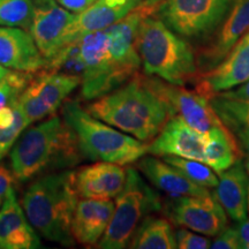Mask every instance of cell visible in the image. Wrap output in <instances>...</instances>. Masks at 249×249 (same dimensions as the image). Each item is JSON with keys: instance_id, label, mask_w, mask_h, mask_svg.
<instances>
[{"instance_id": "obj_28", "label": "cell", "mask_w": 249, "mask_h": 249, "mask_svg": "<svg viewBox=\"0 0 249 249\" xmlns=\"http://www.w3.org/2000/svg\"><path fill=\"white\" fill-rule=\"evenodd\" d=\"M44 70L77 76L82 80L83 73H85V64L81 55L79 40L62 46L58 53L51 60L46 62Z\"/></svg>"}, {"instance_id": "obj_23", "label": "cell", "mask_w": 249, "mask_h": 249, "mask_svg": "<svg viewBox=\"0 0 249 249\" xmlns=\"http://www.w3.org/2000/svg\"><path fill=\"white\" fill-rule=\"evenodd\" d=\"M213 196L225 210L227 217L240 223L247 218L249 174L239 160L230 169L220 173Z\"/></svg>"}, {"instance_id": "obj_1", "label": "cell", "mask_w": 249, "mask_h": 249, "mask_svg": "<svg viewBox=\"0 0 249 249\" xmlns=\"http://www.w3.org/2000/svg\"><path fill=\"white\" fill-rule=\"evenodd\" d=\"M160 82V77L136 73L117 89L93 99L86 110L121 132L149 143L174 116Z\"/></svg>"}, {"instance_id": "obj_27", "label": "cell", "mask_w": 249, "mask_h": 249, "mask_svg": "<svg viewBox=\"0 0 249 249\" xmlns=\"http://www.w3.org/2000/svg\"><path fill=\"white\" fill-rule=\"evenodd\" d=\"M161 160L176 167L186 178L196 185L205 188H214L218 185V177L214 171L203 161L189 160V158L178 157V156H164Z\"/></svg>"}, {"instance_id": "obj_13", "label": "cell", "mask_w": 249, "mask_h": 249, "mask_svg": "<svg viewBox=\"0 0 249 249\" xmlns=\"http://www.w3.org/2000/svg\"><path fill=\"white\" fill-rule=\"evenodd\" d=\"M35 2L29 33L46 62L51 60L65 45V34L75 18L55 0Z\"/></svg>"}, {"instance_id": "obj_42", "label": "cell", "mask_w": 249, "mask_h": 249, "mask_svg": "<svg viewBox=\"0 0 249 249\" xmlns=\"http://www.w3.org/2000/svg\"><path fill=\"white\" fill-rule=\"evenodd\" d=\"M248 211H249V195H248Z\"/></svg>"}, {"instance_id": "obj_5", "label": "cell", "mask_w": 249, "mask_h": 249, "mask_svg": "<svg viewBox=\"0 0 249 249\" xmlns=\"http://www.w3.org/2000/svg\"><path fill=\"white\" fill-rule=\"evenodd\" d=\"M61 117L74 130L83 157L119 165L132 164L148 154V144L90 114L77 101L67 99Z\"/></svg>"}, {"instance_id": "obj_7", "label": "cell", "mask_w": 249, "mask_h": 249, "mask_svg": "<svg viewBox=\"0 0 249 249\" xmlns=\"http://www.w3.org/2000/svg\"><path fill=\"white\" fill-rule=\"evenodd\" d=\"M234 0H164L154 15L185 39L207 40L219 28Z\"/></svg>"}, {"instance_id": "obj_8", "label": "cell", "mask_w": 249, "mask_h": 249, "mask_svg": "<svg viewBox=\"0 0 249 249\" xmlns=\"http://www.w3.org/2000/svg\"><path fill=\"white\" fill-rule=\"evenodd\" d=\"M79 43L85 64L81 95L87 101L102 97L130 79L114 64L105 30L87 34Z\"/></svg>"}, {"instance_id": "obj_44", "label": "cell", "mask_w": 249, "mask_h": 249, "mask_svg": "<svg viewBox=\"0 0 249 249\" xmlns=\"http://www.w3.org/2000/svg\"><path fill=\"white\" fill-rule=\"evenodd\" d=\"M248 195H249V187H248Z\"/></svg>"}, {"instance_id": "obj_10", "label": "cell", "mask_w": 249, "mask_h": 249, "mask_svg": "<svg viewBox=\"0 0 249 249\" xmlns=\"http://www.w3.org/2000/svg\"><path fill=\"white\" fill-rule=\"evenodd\" d=\"M170 198L163 209L173 224L208 236H216L229 225L225 210L213 194Z\"/></svg>"}, {"instance_id": "obj_45", "label": "cell", "mask_w": 249, "mask_h": 249, "mask_svg": "<svg viewBox=\"0 0 249 249\" xmlns=\"http://www.w3.org/2000/svg\"><path fill=\"white\" fill-rule=\"evenodd\" d=\"M141 1H142V0H141Z\"/></svg>"}, {"instance_id": "obj_39", "label": "cell", "mask_w": 249, "mask_h": 249, "mask_svg": "<svg viewBox=\"0 0 249 249\" xmlns=\"http://www.w3.org/2000/svg\"><path fill=\"white\" fill-rule=\"evenodd\" d=\"M9 71H11V70H8V68H6V67L1 66V65H0V82H1V81L5 79V76L7 75Z\"/></svg>"}, {"instance_id": "obj_16", "label": "cell", "mask_w": 249, "mask_h": 249, "mask_svg": "<svg viewBox=\"0 0 249 249\" xmlns=\"http://www.w3.org/2000/svg\"><path fill=\"white\" fill-rule=\"evenodd\" d=\"M204 135L181 119L173 116L156 138L149 142L148 154L156 157L178 156L205 163Z\"/></svg>"}, {"instance_id": "obj_31", "label": "cell", "mask_w": 249, "mask_h": 249, "mask_svg": "<svg viewBox=\"0 0 249 249\" xmlns=\"http://www.w3.org/2000/svg\"><path fill=\"white\" fill-rule=\"evenodd\" d=\"M29 126L26 118H24L22 111L18 104V99L15 102V120L12 126L6 128H0V160L13 148L14 143L20 134Z\"/></svg>"}, {"instance_id": "obj_43", "label": "cell", "mask_w": 249, "mask_h": 249, "mask_svg": "<svg viewBox=\"0 0 249 249\" xmlns=\"http://www.w3.org/2000/svg\"><path fill=\"white\" fill-rule=\"evenodd\" d=\"M34 1H42V0H34Z\"/></svg>"}, {"instance_id": "obj_29", "label": "cell", "mask_w": 249, "mask_h": 249, "mask_svg": "<svg viewBox=\"0 0 249 249\" xmlns=\"http://www.w3.org/2000/svg\"><path fill=\"white\" fill-rule=\"evenodd\" d=\"M34 8V0H0V26L29 31Z\"/></svg>"}, {"instance_id": "obj_19", "label": "cell", "mask_w": 249, "mask_h": 249, "mask_svg": "<svg viewBox=\"0 0 249 249\" xmlns=\"http://www.w3.org/2000/svg\"><path fill=\"white\" fill-rule=\"evenodd\" d=\"M140 2L141 0H96L85 11L75 14L65 34V45L87 34L105 30L126 17Z\"/></svg>"}, {"instance_id": "obj_18", "label": "cell", "mask_w": 249, "mask_h": 249, "mask_svg": "<svg viewBox=\"0 0 249 249\" xmlns=\"http://www.w3.org/2000/svg\"><path fill=\"white\" fill-rule=\"evenodd\" d=\"M0 65L12 71L37 73L44 70L46 60L29 31L0 26Z\"/></svg>"}, {"instance_id": "obj_3", "label": "cell", "mask_w": 249, "mask_h": 249, "mask_svg": "<svg viewBox=\"0 0 249 249\" xmlns=\"http://www.w3.org/2000/svg\"><path fill=\"white\" fill-rule=\"evenodd\" d=\"M77 202L73 170H61L42 174L30 182L21 205L37 233L46 240L68 247L75 244L71 223Z\"/></svg>"}, {"instance_id": "obj_25", "label": "cell", "mask_w": 249, "mask_h": 249, "mask_svg": "<svg viewBox=\"0 0 249 249\" xmlns=\"http://www.w3.org/2000/svg\"><path fill=\"white\" fill-rule=\"evenodd\" d=\"M204 141L205 164L214 172L220 174L240 160V149L224 124L211 128L204 135Z\"/></svg>"}, {"instance_id": "obj_4", "label": "cell", "mask_w": 249, "mask_h": 249, "mask_svg": "<svg viewBox=\"0 0 249 249\" xmlns=\"http://www.w3.org/2000/svg\"><path fill=\"white\" fill-rule=\"evenodd\" d=\"M136 49L147 75L177 86H185L198 75L196 52L192 45L154 14L142 18Z\"/></svg>"}, {"instance_id": "obj_40", "label": "cell", "mask_w": 249, "mask_h": 249, "mask_svg": "<svg viewBox=\"0 0 249 249\" xmlns=\"http://www.w3.org/2000/svg\"><path fill=\"white\" fill-rule=\"evenodd\" d=\"M245 169H246V171H247L248 172V174H249V155L247 156V158H246V160H245Z\"/></svg>"}, {"instance_id": "obj_21", "label": "cell", "mask_w": 249, "mask_h": 249, "mask_svg": "<svg viewBox=\"0 0 249 249\" xmlns=\"http://www.w3.org/2000/svg\"><path fill=\"white\" fill-rule=\"evenodd\" d=\"M114 209V201L82 198L79 200L71 223V235L79 245L98 244L107 231Z\"/></svg>"}, {"instance_id": "obj_11", "label": "cell", "mask_w": 249, "mask_h": 249, "mask_svg": "<svg viewBox=\"0 0 249 249\" xmlns=\"http://www.w3.org/2000/svg\"><path fill=\"white\" fill-rule=\"evenodd\" d=\"M248 30L249 0H234L225 20L196 52L198 74L217 66Z\"/></svg>"}, {"instance_id": "obj_30", "label": "cell", "mask_w": 249, "mask_h": 249, "mask_svg": "<svg viewBox=\"0 0 249 249\" xmlns=\"http://www.w3.org/2000/svg\"><path fill=\"white\" fill-rule=\"evenodd\" d=\"M34 73L21 71H9L5 79L0 82V108L18 97L33 80Z\"/></svg>"}, {"instance_id": "obj_37", "label": "cell", "mask_w": 249, "mask_h": 249, "mask_svg": "<svg viewBox=\"0 0 249 249\" xmlns=\"http://www.w3.org/2000/svg\"><path fill=\"white\" fill-rule=\"evenodd\" d=\"M236 229L240 234L242 249H249V218H246L240 222Z\"/></svg>"}, {"instance_id": "obj_32", "label": "cell", "mask_w": 249, "mask_h": 249, "mask_svg": "<svg viewBox=\"0 0 249 249\" xmlns=\"http://www.w3.org/2000/svg\"><path fill=\"white\" fill-rule=\"evenodd\" d=\"M177 247L180 249H208L210 248L211 241L205 236H202L188 229L177 230L176 232Z\"/></svg>"}, {"instance_id": "obj_2", "label": "cell", "mask_w": 249, "mask_h": 249, "mask_svg": "<svg viewBox=\"0 0 249 249\" xmlns=\"http://www.w3.org/2000/svg\"><path fill=\"white\" fill-rule=\"evenodd\" d=\"M83 158L75 132L57 114L29 124L9 151L11 170L20 182L45 172L70 170Z\"/></svg>"}, {"instance_id": "obj_35", "label": "cell", "mask_w": 249, "mask_h": 249, "mask_svg": "<svg viewBox=\"0 0 249 249\" xmlns=\"http://www.w3.org/2000/svg\"><path fill=\"white\" fill-rule=\"evenodd\" d=\"M217 95L222 96L225 98H231L236 99V101H242V102H248L249 103V80L246 82L241 83L238 86V88L235 89H230L226 91H222Z\"/></svg>"}, {"instance_id": "obj_36", "label": "cell", "mask_w": 249, "mask_h": 249, "mask_svg": "<svg viewBox=\"0 0 249 249\" xmlns=\"http://www.w3.org/2000/svg\"><path fill=\"white\" fill-rule=\"evenodd\" d=\"M55 1L64 8H66L67 11L77 14L91 6L96 0H55Z\"/></svg>"}, {"instance_id": "obj_41", "label": "cell", "mask_w": 249, "mask_h": 249, "mask_svg": "<svg viewBox=\"0 0 249 249\" xmlns=\"http://www.w3.org/2000/svg\"><path fill=\"white\" fill-rule=\"evenodd\" d=\"M4 196H2L1 194H0V207H1V204H2V202H4Z\"/></svg>"}, {"instance_id": "obj_12", "label": "cell", "mask_w": 249, "mask_h": 249, "mask_svg": "<svg viewBox=\"0 0 249 249\" xmlns=\"http://www.w3.org/2000/svg\"><path fill=\"white\" fill-rule=\"evenodd\" d=\"M249 80V30L230 50L217 66L200 73L195 80V90L211 97L235 88Z\"/></svg>"}, {"instance_id": "obj_20", "label": "cell", "mask_w": 249, "mask_h": 249, "mask_svg": "<svg viewBox=\"0 0 249 249\" xmlns=\"http://www.w3.org/2000/svg\"><path fill=\"white\" fill-rule=\"evenodd\" d=\"M40 247L37 231L31 226L18 203L14 188L5 196L0 207V248L35 249Z\"/></svg>"}, {"instance_id": "obj_17", "label": "cell", "mask_w": 249, "mask_h": 249, "mask_svg": "<svg viewBox=\"0 0 249 249\" xmlns=\"http://www.w3.org/2000/svg\"><path fill=\"white\" fill-rule=\"evenodd\" d=\"M124 165L97 161L73 170V182L79 197L108 200L116 198L126 182Z\"/></svg>"}, {"instance_id": "obj_38", "label": "cell", "mask_w": 249, "mask_h": 249, "mask_svg": "<svg viewBox=\"0 0 249 249\" xmlns=\"http://www.w3.org/2000/svg\"><path fill=\"white\" fill-rule=\"evenodd\" d=\"M161 1H164V0H142V1L140 2V5L143 6V7L150 9L152 13H155L156 7H157Z\"/></svg>"}, {"instance_id": "obj_15", "label": "cell", "mask_w": 249, "mask_h": 249, "mask_svg": "<svg viewBox=\"0 0 249 249\" xmlns=\"http://www.w3.org/2000/svg\"><path fill=\"white\" fill-rule=\"evenodd\" d=\"M160 89L170 103L174 116H179L189 126L205 135L211 128L222 126L223 123L214 112L210 98L185 86L171 85L160 79Z\"/></svg>"}, {"instance_id": "obj_6", "label": "cell", "mask_w": 249, "mask_h": 249, "mask_svg": "<svg viewBox=\"0 0 249 249\" xmlns=\"http://www.w3.org/2000/svg\"><path fill=\"white\" fill-rule=\"evenodd\" d=\"M163 209L160 196L135 167L127 169L124 186L116 196L114 209L107 231L98 242L102 249L128 247L134 232L145 217Z\"/></svg>"}, {"instance_id": "obj_26", "label": "cell", "mask_w": 249, "mask_h": 249, "mask_svg": "<svg viewBox=\"0 0 249 249\" xmlns=\"http://www.w3.org/2000/svg\"><path fill=\"white\" fill-rule=\"evenodd\" d=\"M133 249H174L177 247L176 232L166 218L147 216L130 239Z\"/></svg>"}, {"instance_id": "obj_33", "label": "cell", "mask_w": 249, "mask_h": 249, "mask_svg": "<svg viewBox=\"0 0 249 249\" xmlns=\"http://www.w3.org/2000/svg\"><path fill=\"white\" fill-rule=\"evenodd\" d=\"M210 248L213 249H242L241 239L238 229L226 227L219 234L216 235L211 242Z\"/></svg>"}, {"instance_id": "obj_22", "label": "cell", "mask_w": 249, "mask_h": 249, "mask_svg": "<svg viewBox=\"0 0 249 249\" xmlns=\"http://www.w3.org/2000/svg\"><path fill=\"white\" fill-rule=\"evenodd\" d=\"M136 169L155 188L166 193L170 197L211 194L209 189L192 182L176 167L156 156H143L138 160Z\"/></svg>"}, {"instance_id": "obj_34", "label": "cell", "mask_w": 249, "mask_h": 249, "mask_svg": "<svg viewBox=\"0 0 249 249\" xmlns=\"http://www.w3.org/2000/svg\"><path fill=\"white\" fill-rule=\"evenodd\" d=\"M17 181L18 180L12 170H8L5 165L0 164V194L5 197L7 193L14 188Z\"/></svg>"}, {"instance_id": "obj_9", "label": "cell", "mask_w": 249, "mask_h": 249, "mask_svg": "<svg viewBox=\"0 0 249 249\" xmlns=\"http://www.w3.org/2000/svg\"><path fill=\"white\" fill-rule=\"evenodd\" d=\"M80 86V77L42 70L20 93L18 104L28 124H33L55 114Z\"/></svg>"}, {"instance_id": "obj_14", "label": "cell", "mask_w": 249, "mask_h": 249, "mask_svg": "<svg viewBox=\"0 0 249 249\" xmlns=\"http://www.w3.org/2000/svg\"><path fill=\"white\" fill-rule=\"evenodd\" d=\"M150 14H154L150 9L139 4L126 17L105 29L114 64L129 77L139 73L141 66V59L136 49V37L142 18Z\"/></svg>"}, {"instance_id": "obj_24", "label": "cell", "mask_w": 249, "mask_h": 249, "mask_svg": "<svg viewBox=\"0 0 249 249\" xmlns=\"http://www.w3.org/2000/svg\"><path fill=\"white\" fill-rule=\"evenodd\" d=\"M214 112L227 130L232 134L241 154L249 155V103L225 98L219 95L210 97Z\"/></svg>"}]
</instances>
